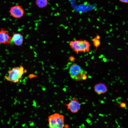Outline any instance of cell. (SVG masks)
Instances as JSON below:
<instances>
[{
  "instance_id": "6da1fadb",
  "label": "cell",
  "mask_w": 128,
  "mask_h": 128,
  "mask_svg": "<svg viewBox=\"0 0 128 128\" xmlns=\"http://www.w3.org/2000/svg\"><path fill=\"white\" fill-rule=\"evenodd\" d=\"M27 72L22 65L14 67L9 70L5 78L9 82L16 83L22 79L23 75Z\"/></svg>"
},
{
  "instance_id": "7a4b0ae2",
  "label": "cell",
  "mask_w": 128,
  "mask_h": 128,
  "mask_svg": "<svg viewBox=\"0 0 128 128\" xmlns=\"http://www.w3.org/2000/svg\"><path fill=\"white\" fill-rule=\"evenodd\" d=\"M69 45L73 50L78 54L79 52H89L90 45L86 40H75L70 41Z\"/></svg>"
},
{
  "instance_id": "3957f363",
  "label": "cell",
  "mask_w": 128,
  "mask_h": 128,
  "mask_svg": "<svg viewBox=\"0 0 128 128\" xmlns=\"http://www.w3.org/2000/svg\"><path fill=\"white\" fill-rule=\"evenodd\" d=\"M48 120L49 128H63L64 126V117L62 114L55 113L49 116Z\"/></svg>"
},
{
  "instance_id": "277c9868",
  "label": "cell",
  "mask_w": 128,
  "mask_h": 128,
  "mask_svg": "<svg viewBox=\"0 0 128 128\" xmlns=\"http://www.w3.org/2000/svg\"><path fill=\"white\" fill-rule=\"evenodd\" d=\"M69 72L71 78L76 81L82 80L83 75L87 73L86 71L83 70L78 65L74 63L70 66Z\"/></svg>"
},
{
  "instance_id": "5b68a950",
  "label": "cell",
  "mask_w": 128,
  "mask_h": 128,
  "mask_svg": "<svg viewBox=\"0 0 128 128\" xmlns=\"http://www.w3.org/2000/svg\"><path fill=\"white\" fill-rule=\"evenodd\" d=\"M11 15L16 18H22L25 14V11L20 5H17L11 7L9 11Z\"/></svg>"
},
{
  "instance_id": "8992f818",
  "label": "cell",
  "mask_w": 128,
  "mask_h": 128,
  "mask_svg": "<svg viewBox=\"0 0 128 128\" xmlns=\"http://www.w3.org/2000/svg\"><path fill=\"white\" fill-rule=\"evenodd\" d=\"M63 104L67 106L68 110L73 113H77L81 109L80 104L75 97H73L68 103Z\"/></svg>"
},
{
  "instance_id": "52a82bcc",
  "label": "cell",
  "mask_w": 128,
  "mask_h": 128,
  "mask_svg": "<svg viewBox=\"0 0 128 128\" xmlns=\"http://www.w3.org/2000/svg\"><path fill=\"white\" fill-rule=\"evenodd\" d=\"M11 37L5 28L0 30V45H8L11 41Z\"/></svg>"
},
{
  "instance_id": "ba28073f",
  "label": "cell",
  "mask_w": 128,
  "mask_h": 128,
  "mask_svg": "<svg viewBox=\"0 0 128 128\" xmlns=\"http://www.w3.org/2000/svg\"><path fill=\"white\" fill-rule=\"evenodd\" d=\"M94 90L98 94L101 95L106 93L107 91V88L105 83L99 82L95 85Z\"/></svg>"
},
{
  "instance_id": "9c48e42d",
  "label": "cell",
  "mask_w": 128,
  "mask_h": 128,
  "mask_svg": "<svg viewBox=\"0 0 128 128\" xmlns=\"http://www.w3.org/2000/svg\"><path fill=\"white\" fill-rule=\"evenodd\" d=\"M23 40V36L18 33H13L11 39V40L14 44L17 46H20L22 44Z\"/></svg>"
},
{
  "instance_id": "30bf717a",
  "label": "cell",
  "mask_w": 128,
  "mask_h": 128,
  "mask_svg": "<svg viewBox=\"0 0 128 128\" xmlns=\"http://www.w3.org/2000/svg\"><path fill=\"white\" fill-rule=\"evenodd\" d=\"M35 3L38 7L42 8L47 5L48 1L47 0H36Z\"/></svg>"
},
{
  "instance_id": "8fae6325",
  "label": "cell",
  "mask_w": 128,
  "mask_h": 128,
  "mask_svg": "<svg viewBox=\"0 0 128 128\" xmlns=\"http://www.w3.org/2000/svg\"><path fill=\"white\" fill-rule=\"evenodd\" d=\"M93 42L94 46L97 48L100 45V42L99 39L97 38L96 37L92 39Z\"/></svg>"
},
{
  "instance_id": "7c38bea8",
  "label": "cell",
  "mask_w": 128,
  "mask_h": 128,
  "mask_svg": "<svg viewBox=\"0 0 128 128\" xmlns=\"http://www.w3.org/2000/svg\"><path fill=\"white\" fill-rule=\"evenodd\" d=\"M119 107L122 108H125L126 107V104L125 102H122L120 104Z\"/></svg>"
},
{
  "instance_id": "4fadbf2b",
  "label": "cell",
  "mask_w": 128,
  "mask_h": 128,
  "mask_svg": "<svg viewBox=\"0 0 128 128\" xmlns=\"http://www.w3.org/2000/svg\"><path fill=\"white\" fill-rule=\"evenodd\" d=\"M87 76L86 75V74H84L82 76V80H86L87 78Z\"/></svg>"
},
{
  "instance_id": "5bb4252c",
  "label": "cell",
  "mask_w": 128,
  "mask_h": 128,
  "mask_svg": "<svg viewBox=\"0 0 128 128\" xmlns=\"http://www.w3.org/2000/svg\"><path fill=\"white\" fill-rule=\"evenodd\" d=\"M119 1L125 3H128V0H119Z\"/></svg>"
},
{
  "instance_id": "9a60e30c",
  "label": "cell",
  "mask_w": 128,
  "mask_h": 128,
  "mask_svg": "<svg viewBox=\"0 0 128 128\" xmlns=\"http://www.w3.org/2000/svg\"><path fill=\"white\" fill-rule=\"evenodd\" d=\"M69 59L71 62H73L75 59V58L73 57H70L69 58Z\"/></svg>"
},
{
  "instance_id": "2e32d148",
  "label": "cell",
  "mask_w": 128,
  "mask_h": 128,
  "mask_svg": "<svg viewBox=\"0 0 128 128\" xmlns=\"http://www.w3.org/2000/svg\"><path fill=\"white\" fill-rule=\"evenodd\" d=\"M30 76H30L31 77V78H33L34 77H37V75H35L34 74H31L30 75Z\"/></svg>"
}]
</instances>
